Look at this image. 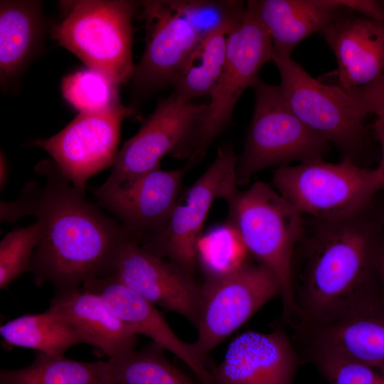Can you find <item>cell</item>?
Segmentation results:
<instances>
[{
  "mask_svg": "<svg viewBox=\"0 0 384 384\" xmlns=\"http://www.w3.org/2000/svg\"><path fill=\"white\" fill-rule=\"evenodd\" d=\"M95 384H111V383H105V382H102V381H98V382L95 383Z\"/></svg>",
  "mask_w": 384,
  "mask_h": 384,
  "instance_id": "obj_36",
  "label": "cell"
},
{
  "mask_svg": "<svg viewBox=\"0 0 384 384\" xmlns=\"http://www.w3.org/2000/svg\"><path fill=\"white\" fill-rule=\"evenodd\" d=\"M102 366V361L80 362L38 351L26 367L1 370L0 384H95L101 381Z\"/></svg>",
  "mask_w": 384,
  "mask_h": 384,
  "instance_id": "obj_26",
  "label": "cell"
},
{
  "mask_svg": "<svg viewBox=\"0 0 384 384\" xmlns=\"http://www.w3.org/2000/svg\"><path fill=\"white\" fill-rule=\"evenodd\" d=\"M119 85L103 74L87 68L66 75L61 90L65 99L82 112L100 110L119 101Z\"/></svg>",
  "mask_w": 384,
  "mask_h": 384,
  "instance_id": "obj_28",
  "label": "cell"
},
{
  "mask_svg": "<svg viewBox=\"0 0 384 384\" xmlns=\"http://www.w3.org/2000/svg\"><path fill=\"white\" fill-rule=\"evenodd\" d=\"M312 350L331 353L384 375V302L373 297L342 314L309 326Z\"/></svg>",
  "mask_w": 384,
  "mask_h": 384,
  "instance_id": "obj_18",
  "label": "cell"
},
{
  "mask_svg": "<svg viewBox=\"0 0 384 384\" xmlns=\"http://www.w3.org/2000/svg\"><path fill=\"white\" fill-rule=\"evenodd\" d=\"M323 34L336 58L338 86L344 90L367 85L384 73V23L344 12Z\"/></svg>",
  "mask_w": 384,
  "mask_h": 384,
  "instance_id": "obj_19",
  "label": "cell"
},
{
  "mask_svg": "<svg viewBox=\"0 0 384 384\" xmlns=\"http://www.w3.org/2000/svg\"><path fill=\"white\" fill-rule=\"evenodd\" d=\"M115 273L123 284L154 305L196 325L201 287L184 268L147 251L131 237L121 248Z\"/></svg>",
  "mask_w": 384,
  "mask_h": 384,
  "instance_id": "obj_14",
  "label": "cell"
},
{
  "mask_svg": "<svg viewBox=\"0 0 384 384\" xmlns=\"http://www.w3.org/2000/svg\"><path fill=\"white\" fill-rule=\"evenodd\" d=\"M139 5L146 26V44L132 78L133 109L158 90L172 86L203 36L183 14L178 1H141Z\"/></svg>",
  "mask_w": 384,
  "mask_h": 384,
  "instance_id": "obj_12",
  "label": "cell"
},
{
  "mask_svg": "<svg viewBox=\"0 0 384 384\" xmlns=\"http://www.w3.org/2000/svg\"><path fill=\"white\" fill-rule=\"evenodd\" d=\"M237 161L231 146H219L213 163L180 195L164 227L143 238L140 245L194 275L198 242L213 203L216 199L227 203L239 191L235 177Z\"/></svg>",
  "mask_w": 384,
  "mask_h": 384,
  "instance_id": "obj_9",
  "label": "cell"
},
{
  "mask_svg": "<svg viewBox=\"0 0 384 384\" xmlns=\"http://www.w3.org/2000/svg\"><path fill=\"white\" fill-rule=\"evenodd\" d=\"M275 275L257 263L245 262L235 270L206 278L193 345L203 357L243 325L269 301L281 296Z\"/></svg>",
  "mask_w": 384,
  "mask_h": 384,
  "instance_id": "obj_10",
  "label": "cell"
},
{
  "mask_svg": "<svg viewBox=\"0 0 384 384\" xmlns=\"http://www.w3.org/2000/svg\"><path fill=\"white\" fill-rule=\"evenodd\" d=\"M193 166L187 161L176 169L159 167L127 187L94 192L97 204L112 213L140 243L143 238L164 227L181 195L183 179Z\"/></svg>",
  "mask_w": 384,
  "mask_h": 384,
  "instance_id": "obj_15",
  "label": "cell"
},
{
  "mask_svg": "<svg viewBox=\"0 0 384 384\" xmlns=\"http://www.w3.org/2000/svg\"><path fill=\"white\" fill-rule=\"evenodd\" d=\"M272 186L304 215L336 220L366 208L384 190V169L359 166L349 159H315L274 170Z\"/></svg>",
  "mask_w": 384,
  "mask_h": 384,
  "instance_id": "obj_5",
  "label": "cell"
},
{
  "mask_svg": "<svg viewBox=\"0 0 384 384\" xmlns=\"http://www.w3.org/2000/svg\"><path fill=\"white\" fill-rule=\"evenodd\" d=\"M297 366L295 351L283 331H247L229 343L213 375L217 384H292Z\"/></svg>",
  "mask_w": 384,
  "mask_h": 384,
  "instance_id": "obj_17",
  "label": "cell"
},
{
  "mask_svg": "<svg viewBox=\"0 0 384 384\" xmlns=\"http://www.w3.org/2000/svg\"><path fill=\"white\" fill-rule=\"evenodd\" d=\"M280 75L282 95L293 113L332 144L343 159L361 166L370 145L364 124L351 95L338 85L321 82L291 57L272 55Z\"/></svg>",
  "mask_w": 384,
  "mask_h": 384,
  "instance_id": "obj_8",
  "label": "cell"
},
{
  "mask_svg": "<svg viewBox=\"0 0 384 384\" xmlns=\"http://www.w3.org/2000/svg\"><path fill=\"white\" fill-rule=\"evenodd\" d=\"M206 103L177 97L173 93L159 100L139 131L118 151L110 175L94 192L127 187L144 174L160 167L161 159L189 134Z\"/></svg>",
  "mask_w": 384,
  "mask_h": 384,
  "instance_id": "obj_13",
  "label": "cell"
},
{
  "mask_svg": "<svg viewBox=\"0 0 384 384\" xmlns=\"http://www.w3.org/2000/svg\"><path fill=\"white\" fill-rule=\"evenodd\" d=\"M68 13L53 38L88 68L117 85L133 78L132 20L139 2L127 0L65 1Z\"/></svg>",
  "mask_w": 384,
  "mask_h": 384,
  "instance_id": "obj_6",
  "label": "cell"
},
{
  "mask_svg": "<svg viewBox=\"0 0 384 384\" xmlns=\"http://www.w3.org/2000/svg\"><path fill=\"white\" fill-rule=\"evenodd\" d=\"M41 235L40 223L13 230L0 242V288L6 289L23 272L29 271L32 255Z\"/></svg>",
  "mask_w": 384,
  "mask_h": 384,
  "instance_id": "obj_29",
  "label": "cell"
},
{
  "mask_svg": "<svg viewBox=\"0 0 384 384\" xmlns=\"http://www.w3.org/2000/svg\"><path fill=\"white\" fill-rule=\"evenodd\" d=\"M310 218L304 217L292 265L294 302L304 327L375 297L384 252V206L376 198L349 217Z\"/></svg>",
  "mask_w": 384,
  "mask_h": 384,
  "instance_id": "obj_1",
  "label": "cell"
},
{
  "mask_svg": "<svg viewBox=\"0 0 384 384\" xmlns=\"http://www.w3.org/2000/svg\"><path fill=\"white\" fill-rule=\"evenodd\" d=\"M8 178L9 164L4 154L1 151L0 156V187L1 191L5 187Z\"/></svg>",
  "mask_w": 384,
  "mask_h": 384,
  "instance_id": "obj_34",
  "label": "cell"
},
{
  "mask_svg": "<svg viewBox=\"0 0 384 384\" xmlns=\"http://www.w3.org/2000/svg\"><path fill=\"white\" fill-rule=\"evenodd\" d=\"M0 334L8 346L54 355H63L70 347L87 343L76 328L48 310L25 314L6 322L1 326Z\"/></svg>",
  "mask_w": 384,
  "mask_h": 384,
  "instance_id": "obj_24",
  "label": "cell"
},
{
  "mask_svg": "<svg viewBox=\"0 0 384 384\" xmlns=\"http://www.w3.org/2000/svg\"><path fill=\"white\" fill-rule=\"evenodd\" d=\"M314 363L329 384H384V375L341 356L312 350Z\"/></svg>",
  "mask_w": 384,
  "mask_h": 384,
  "instance_id": "obj_30",
  "label": "cell"
},
{
  "mask_svg": "<svg viewBox=\"0 0 384 384\" xmlns=\"http://www.w3.org/2000/svg\"><path fill=\"white\" fill-rule=\"evenodd\" d=\"M381 294L382 299L384 302V252L381 264Z\"/></svg>",
  "mask_w": 384,
  "mask_h": 384,
  "instance_id": "obj_35",
  "label": "cell"
},
{
  "mask_svg": "<svg viewBox=\"0 0 384 384\" xmlns=\"http://www.w3.org/2000/svg\"><path fill=\"white\" fill-rule=\"evenodd\" d=\"M343 7L356 11L368 18L384 23V11L380 1L338 0Z\"/></svg>",
  "mask_w": 384,
  "mask_h": 384,
  "instance_id": "obj_32",
  "label": "cell"
},
{
  "mask_svg": "<svg viewBox=\"0 0 384 384\" xmlns=\"http://www.w3.org/2000/svg\"><path fill=\"white\" fill-rule=\"evenodd\" d=\"M380 3H381V5H382L383 11H384V0H381V1H380Z\"/></svg>",
  "mask_w": 384,
  "mask_h": 384,
  "instance_id": "obj_37",
  "label": "cell"
},
{
  "mask_svg": "<svg viewBox=\"0 0 384 384\" xmlns=\"http://www.w3.org/2000/svg\"><path fill=\"white\" fill-rule=\"evenodd\" d=\"M347 92L363 118L370 114L384 117V73L373 82Z\"/></svg>",
  "mask_w": 384,
  "mask_h": 384,
  "instance_id": "obj_31",
  "label": "cell"
},
{
  "mask_svg": "<svg viewBox=\"0 0 384 384\" xmlns=\"http://www.w3.org/2000/svg\"><path fill=\"white\" fill-rule=\"evenodd\" d=\"M152 343L102 361L101 381L111 384H198L166 358Z\"/></svg>",
  "mask_w": 384,
  "mask_h": 384,
  "instance_id": "obj_25",
  "label": "cell"
},
{
  "mask_svg": "<svg viewBox=\"0 0 384 384\" xmlns=\"http://www.w3.org/2000/svg\"><path fill=\"white\" fill-rule=\"evenodd\" d=\"M82 287L99 295L110 311L136 333L182 361L201 384H217L207 358L193 343L181 340L156 306L123 284L115 272L91 279Z\"/></svg>",
  "mask_w": 384,
  "mask_h": 384,
  "instance_id": "obj_16",
  "label": "cell"
},
{
  "mask_svg": "<svg viewBox=\"0 0 384 384\" xmlns=\"http://www.w3.org/2000/svg\"><path fill=\"white\" fill-rule=\"evenodd\" d=\"M257 13L268 31L273 55L291 57L310 36L324 33L348 9L338 0H255Z\"/></svg>",
  "mask_w": 384,
  "mask_h": 384,
  "instance_id": "obj_21",
  "label": "cell"
},
{
  "mask_svg": "<svg viewBox=\"0 0 384 384\" xmlns=\"http://www.w3.org/2000/svg\"><path fill=\"white\" fill-rule=\"evenodd\" d=\"M227 223L247 253L270 270L281 286L284 318H299L294 302L292 265L304 228V216L267 183L257 181L227 202Z\"/></svg>",
  "mask_w": 384,
  "mask_h": 384,
  "instance_id": "obj_3",
  "label": "cell"
},
{
  "mask_svg": "<svg viewBox=\"0 0 384 384\" xmlns=\"http://www.w3.org/2000/svg\"><path fill=\"white\" fill-rule=\"evenodd\" d=\"M272 55L271 37L258 16L255 0L247 1L242 18L229 36L225 66L206 110L169 155L198 163L227 128L240 96L259 79L260 69Z\"/></svg>",
  "mask_w": 384,
  "mask_h": 384,
  "instance_id": "obj_4",
  "label": "cell"
},
{
  "mask_svg": "<svg viewBox=\"0 0 384 384\" xmlns=\"http://www.w3.org/2000/svg\"><path fill=\"white\" fill-rule=\"evenodd\" d=\"M37 171L44 185L31 183L19 199L23 216H35L41 227L28 271L36 284L66 291L115 272L122 245L134 236L89 202L54 162H43Z\"/></svg>",
  "mask_w": 384,
  "mask_h": 384,
  "instance_id": "obj_2",
  "label": "cell"
},
{
  "mask_svg": "<svg viewBox=\"0 0 384 384\" xmlns=\"http://www.w3.org/2000/svg\"><path fill=\"white\" fill-rule=\"evenodd\" d=\"M207 278L227 274L245 263L247 253L235 229L226 222L202 235L197 247Z\"/></svg>",
  "mask_w": 384,
  "mask_h": 384,
  "instance_id": "obj_27",
  "label": "cell"
},
{
  "mask_svg": "<svg viewBox=\"0 0 384 384\" xmlns=\"http://www.w3.org/2000/svg\"><path fill=\"white\" fill-rule=\"evenodd\" d=\"M47 310L76 328L98 356L110 358L135 348L139 334L84 287L55 292Z\"/></svg>",
  "mask_w": 384,
  "mask_h": 384,
  "instance_id": "obj_20",
  "label": "cell"
},
{
  "mask_svg": "<svg viewBox=\"0 0 384 384\" xmlns=\"http://www.w3.org/2000/svg\"><path fill=\"white\" fill-rule=\"evenodd\" d=\"M252 87L254 110L242 151L238 156V186L247 185L254 174L265 169L323 159L330 144L293 113L279 85L259 78Z\"/></svg>",
  "mask_w": 384,
  "mask_h": 384,
  "instance_id": "obj_7",
  "label": "cell"
},
{
  "mask_svg": "<svg viewBox=\"0 0 384 384\" xmlns=\"http://www.w3.org/2000/svg\"><path fill=\"white\" fill-rule=\"evenodd\" d=\"M138 117L120 101L96 111L82 112L64 129L33 145L47 151L74 188L85 195L87 180L114 165L122 121Z\"/></svg>",
  "mask_w": 384,
  "mask_h": 384,
  "instance_id": "obj_11",
  "label": "cell"
},
{
  "mask_svg": "<svg viewBox=\"0 0 384 384\" xmlns=\"http://www.w3.org/2000/svg\"><path fill=\"white\" fill-rule=\"evenodd\" d=\"M243 14L226 20L201 37L172 84L174 95L186 100L210 96L225 66L229 36Z\"/></svg>",
  "mask_w": 384,
  "mask_h": 384,
  "instance_id": "obj_23",
  "label": "cell"
},
{
  "mask_svg": "<svg viewBox=\"0 0 384 384\" xmlns=\"http://www.w3.org/2000/svg\"><path fill=\"white\" fill-rule=\"evenodd\" d=\"M370 129L375 140L378 142L381 159L379 163L384 169V117H376L373 122L370 125Z\"/></svg>",
  "mask_w": 384,
  "mask_h": 384,
  "instance_id": "obj_33",
  "label": "cell"
},
{
  "mask_svg": "<svg viewBox=\"0 0 384 384\" xmlns=\"http://www.w3.org/2000/svg\"><path fill=\"white\" fill-rule=\"evenodd\" d=\"M41 6L39 1H1V84L20 74L41 43L45 26Z\"/></svg>",
  "mask_w": 384,
  "mask_h": 384,
  "instance_id": "obj_22",
  "label": "cell"
}]
</instances>
